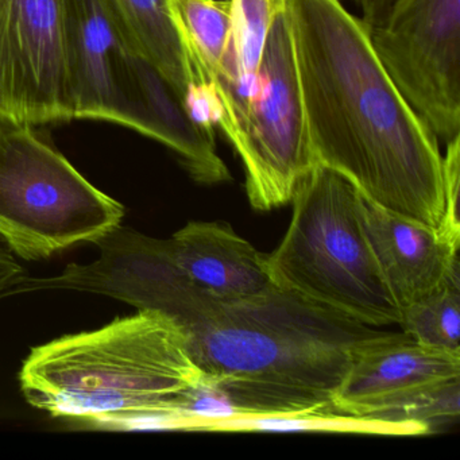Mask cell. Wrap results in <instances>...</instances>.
I'll use <instances>...</instances> for the list:
<instances>
[{"instance_id": "obj_15", "label": "cell", "mask_w": 460, "mask_h": 460, "mask_svg": "<svg viewBox=\"0 0 460 460\" xmlns=\"http://www.w3.org/2000/svg\"><path fill=\"white\" fill-rule=\"evenodd\" d=\"M198 83L214 88L231 31L230 0H171Z\"/></svg>"}, {"instance_id": "obj_9", "label": "cell", "mask_w": 460, "mask_h": 460, "mask_svg": "<svg viewBox=\"0 0 460 460\" xmlns=\"http://www.w3.org/2000/svg\"><path fill=\"white\" fill-rule=\"evenodd\" d=\"M0 119L71 120L63 0H0Z\"/></svg>"}, {"instance_id": "obj_13", "label": "cell", "mask_w": 460, "mask_h": 460, "mask_svg": "<svg viewBox=\"0 0 460 460\" xmlns=\"http://www.w3.org/2000/svg\"><path fill=\"white\" fill-rule=\"evenodd\" d=\"M230 2V37L214 90L220 107L217 128L233 145L243 128L257 91L269 31L287 0Z\"/></svg>"}, {"instance_id": "obj_3", "label": "cell", "mask_w": 460, "mask_h": 460, "mask_svg": "<svg viewBox=\"0 0 460 460\" xmlns=\"http://www.w3.org/2000/svg\"><path fill=\"white\" fill-rule=\"evenodd\" d=\"M201 376L180 325L139 309L36 347L18 378L26 401L49 416L131 430L145 414L176 413L180 395Z\"/></svg>"}, {"instance_id": "obj_2", "label": "cell", "mask_w": 460, "mask_h": 460, "mask_svg": "<svg viewBox=\"0 0 460 460\" xmlns=\"http://www.w3.org/2000/svg\"><path fill=\"white\" fill-rule=\"evenodd\" d=\"M376 332L276 285L217 304L184 330L203 378L226 390L238 417L332 411L352 349Z\"/></svg>"}, {"instance_id": "obj_12", "label": "cell", "mask_w": 460, "mask_h": 460, "mask_svg": "<svg viewBox=\"0 0 460 460\" xmlns=\"http://www.w3.org/2000/svg\"><path fill=\"white\" fill-rule=\"evenodd\" d=\"M182 273L219 303L262 295L273 287L266 255L223 222H190L166 239Z\"/></svg>"}, {"instance_id": "obj_18", "label": "cell", "mask_w": 460, "mask_h": 460, "mask_svg": "<svg viewBox=\"0 0 460 460\" xmlns=\"http://www.w3.org/2000/svg\"><path fill=\"white\" fill-rule=\"evenodd\" d=\"M446 145L447 152L443 155L446 212H444V220L440 230L455 238H460V136L455 137Z\"/></svg>"}, {"instance_id": "obj_7", "label": "cell", "mask_w": 460, "mask_h": 460, "mask_svg": "<svg viewBox=\"0 0 460 460\" xmlns=\"http://www.w3.org/2000/svg\"><path fill=\"white\" fill-rule=\"evenodd\" d=\"M233 147L243 164L247 198L258 211L290 203L301 180L317 165L285 7L269 31L257 91Z\"/></svg>"}, {"instance_id": "obj_19", "label": "cell", "mask_w": 460, "mask_h": 460, "mask_svg": "<svg viewBox=\"0 0 460 460\" xmlns=\"http://www.w3.org/2000/svg\"><path fill=\"white\" fill-rule=\"evenodd\" d=\"M25 277L22 266L14 252L0 239V298L7 297L10 290Z\"/></svg>"}, {"instance_id": "obj_11", "label": "cell", "mask_w": 460, "mask_h": 460, "mask_svg": "<svg viewBox=\"0 0 460 460\" xmlns=\"http://www.w3.org/2000/svg\"><path fill=\"white\" fill-rule=\"evenodd\" d=\"M359 211L382 279L400 311L440 287L459 268L460 238L390 214L362 195Z\"/></svg>"}, {"instance_id": "obj_4", "label": "cell", "mask_w": 460, "mask_h": 460, "mask_svg": "<svg viewBox=\"0 0 460 460\" xmlns=\"http://www.w3.org/2000/svg\"><path fill=\"white\" fill-rule=\"evenodd\" d=\"M64 63L72 119L117 123L176 153L201 184L230 180L215 136L131 41L106 0H63Z\"/></svg>"}, {"instance_id": "obj_17", "label": "cell", "mask_w": 460, "mask_h": 460, "mask_svg": "<svg viewBox=\"0 0 460 460\" xmlns=\"http://www.w3.org/2000/svg\"><path fill=\"white\" fill-rule=\"evenodd\" d=\"M459 268L424 297L401 309L400 325L424 346L460 354Z\"/></svg>"}, {"instance_id": "obj_1", "label": "cell", "mask_w": 460, "mask_h": 460, "mask_svg": "<svg viewBox=\"0 0 460 460\" xmlns=\"http://www.w3.org/2000/svg\"><path fill=\"white\" fill-rule=\"evenodd\" d=\"M309 142L317 165L374 206L440 228L446 212L438 139L403 98L341 0H287Z\"/></svg>"}, {"instance_id": "obj_10", "label": "cell", "mask_w": 460, "mask_h": 460, "mask_svg": "<svg viewBox=\"0 0 460 460\" xmlns=\"http://www.w3.org/2000/svg\"><path fill=\"white\" fill-rule=\"evenodd\" d=\"M460 379V354L424 346L405 332H378L355 344L332 411L381 419L414 394Z\"/></svg>"}, {"instance_id": "obj_20", "label": "cell", "mask_w": 460, "mask_h": 460, "mask_svg": "<svg viewBox=\"0 0 460 460\" xmlns=\"http://www.w3.org/2000/svg\"><path fill=\"white\" fill-rule=\"evenodd\" d=\"M354 2L362 13L360 20L367 29H371L384 25L395 0H354Z\"/></svg>"}, {"instance_id": "obj_8", "label": "cell", "mask_w": 460, "mask_h": 460, "mask_svg": "<svg viewBox=\"0 0 460 460\" xmlns=\"http://www.w3.org/2000/svg\"><path fill=\"white\" fill-rule=\"evenodd\" d=\"M382 66L436 138L460 136V0H395L368 29Z\"/></svg>"}, {"instance_id": "obj_16", "label": "cell", "mask_w": 460, "mask_h": 460, "mask_svg": "<svg viewBox=\"0 0 460 460\" xmlns=\"http://www.w3.org/2000/svg\"><path fill=\"white\" fill-rule=\"evenodd\" d=\"M209 432H341L368 435H425L422 425L390 422L335 411L260 414L225 420L209 425Z\"/></svg>"}, {"instance_id": "obj_5", "label": "cell", "mask_w": 460, "mask_h": 460, "mask_svg": "<svg viewBox=\"0 0 460 460\" xmlns=\"http://www.w3.org/2000/svg\"><path fill=\"white\" fill-rule=\"evenodd\" d=\"M360 193L338 172L316 165L298 184L292 219L266 255L271 282L370 327L398 324L363 228Z\"/></svg>"}, {"instance_id": "obj_14", "label": "cell", "mask_w": 460, "mask_h": 460, "mask_svg": "<svg viewBox=\"0 0 460 460\" xmlns=\"http://www.w3.org/2000/svg\"><path fill=\"white\" fill-rule=\"evenodd\" d=\"M142 56L180 101L198 83L171 0H106Z\"/></svg>"}, {"instance_id": "obj_6", "label": "cell", "mask_w": 460, "mask_h": 460, "mask_svg": "<svg viewBox=\"0 0 460 460\" xmlns=\"http://www.w3.org/2000/svg\"><path fill=\"white\" fill-rule=\"evenodd\" d=\"M125 208L93 187L34 126L0 119V239L23 260L119 227Z\"/></svg>"}]
</instances>
